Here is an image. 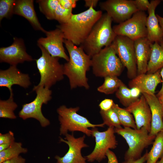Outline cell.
I'll return each instance as SVG.
<instances>
[{
    "label": "cell",
    "mask_w": 163,
    "mask_h": 163,
    "mask_svg": "<svg viewBox=\"0 0 163 163\" xmlns=\"http://www.w3.org/2000/svg\"><path fill=\"white\" fill-rule=\"evenodd\" d=\"M65 46L69 55V60L63 65L64 75L68 78L71 89L78 87L89 88L86 72L91 67V57L80 46L64 39Z\"/></svg>",
    "instance_id": "cell-1"
},
{
    "label": "cell",
    "mask_w": 163,
    "mask_h": 163,
    "mask_svg": "<svg viewBox=\"0 0 163 163\" xmlns=\"http://www.w3.org/2000/svg\"><path fill=\"white\" fill-rule=\"evenodd\" d=\"M102 14L101 11L96 10L91 7L82 12L73 14L67 22L56 27L63 32L64 39L80 46Z\"/></svg>",
    "instance_id": "cell-2"
},
{
    "label": "cell",
    "mask_w": 163,
    "mask_h": 163,
    "mask_svg": "<svg viewBox=\"0 0 163 163\" xmlns=\"http://www.w3.org/2000/svg\"><path fill=\"white\" fill-rule=\"evenodd\" d=\"M112 21L107 13L103 14L80 46L91 58L104 48L111 45L117 36L112 27Z\"/></svg>",
    "instance_id": "cell-3"
},
{
    "label": "cell",
    "mask_w": 163,
    "mask_h": 163,
    "mask_svg": "<svg viewBox=\"0 0 163 163\" xmlns=\"http://www.w3.org/2000/svg\"><path fill=\"white\" fill-rule=\"evenodd\" d=\"M79 107L68 108L65 105L60 106L57 110L60 124V134L65 136L68 131L72 133L79 131L88 136L92 135V130L89 128L103 127L104 124H93L86 117L77 113Z\"/></svg>",
    "instance_id": "cell-4"
},
{
    "label": "cell",
    "mask_w": 163,
    "mask_h": 163,
    "mask_svg": "<svg viewBox=\"0 0 163 163\" xmlns=\"http://www.w3.org/2000/svg\"><path fill=\"white\" fill-rule=\"evenodd\" d=\"M114 131L115 133L125 139L128 145L124 155L125 160L140 158L143 150L153 144L156 136L150 135L144 127L138 129L122 127L114 128Z\"/></svg>",
    "instance_id": "cell-5"
},
{
    "label": "cell",
    "mask_w": 163,
    "mask_h": 163,
    "mask_svg": "<svg viewBox=\"0 0 163 163\" xmlns=\"http://www.w3.org/2000/svg\"><path fill=\"white\" fill-rule=\"evenodd\" d=\"M38 46L41 51L42 55L36 60L40 75V82L36 86L50 89L63 79V65L60 63L59 58L52 56L43 47Z\"/></svg>",
    "instance_id": "cell-6"
},
{
    "label": "cell",
    "mask_w": 163,
    "mask_h": 163,
    "mask_svg": "<svg viewBox=\"0 0 163 163\" xmlns=\"http://www.w3.org/2000/svg\"><path fill=\"white\" fill-rule=\"evenodd\" d=\"M91 62L93 73L97 77L118 76L124 67L111 45L92 56Z\"/></svg>",
    "instance_id": "cell-7"
},
{
    "label": "cell",
    "mask_w": 163,
    "mask_h": 163,
    "mask_svg": "<svg viewBox=\"0 0 163 163\" xmlns=\"http://www.w3.org/2000/svg\"><path fill=\"white\" fill-rule=\"evenodd\" d=\"M33 91L36 92L37 95L31 102L24 104L19 113V117L24 120L33 118L39 121L41 126L45 127L50 124L49 120L46 118L42 112L43 104H46L52 99V91L43 87L34 86Z\"/></svg>",
    "instance_id": "cell-8"
},
{
    "label": "cell",
    "mask_w": 163,
    "mask_h": 163,
    "mask_svg": "<svg viewBox=\"0 0 163 163\" xmlns=\"http://www.w3.org/2000/svg\"><path fill=\"white\" fill-rule=\"evenodd\" d=\"M124 67L128 77L132 79L137 75L134 41L128 37L117 35L111 44Z\"/></svg>",
    "instance_id": "cell-9"
},
{
    "label": "cell",
    "mask_w": 163,
    "mask_h": 163,
    "mask_svg": "<svg viewBox=\"0 0 163 163\" xmlns=\"http://www.w3.org/2000/svg\"><path fill=\"white\" fill-rule=\"evenodd\" d=\"M92 135L95 139V144L92 152L85 156L89 162L101 161L106 157L107 151L116 148L117 142L115 135L114 128L108 127L105 131H99L97 127L92 128Z\"/></svg>",
    "instance_id": "cell-10"
},
{
    "label": "cell",
    "mask_w": 163,
    "mask_h": 163,
    "mask_svg": "<svg viewBox=\"0 0 163 163\" xmlns=\"http://www.w3.org/2000/svg\"><path fill=\"white\" fill-rule=\"evenodd\" d=\"M147 17L144 11H138L128 19L112 27L113 30L117 35L127 37L134 41L146 37Z\"/></svg>",
    "instance_id": "cell-11"
},
{
    "label": "cell",
    "mask_w": 163,
    "mask_h": 163,
    "mask_svg": "<svg viewBox=\"0 0 163 163\" xmlns=\"http://www.w3.org/2000/svg\"><path fill=\"white\" fill-rule=\"evenodd\" d=\"M112 21L119 24L128 19L139 11L133 0H107L100 3Z\"/></svg>",
    "instance_id": "cell-12"
},
{
    "label": "cell",
    "mask_w": 163,
    "mask_h": 163,
    "mask_svg": "<svg viewBox=\"0 0 163 163\" xmlns=\"http://www.w3.org/2000/svg\"><path fill=\"white\" fill-rule=\"evenodd\" d=\"M65 136L64 139L60 137L59 141L67 144L69 149L63 156H55L56 163H87L86 158L81 153L82 148L89 146L85 143V135L77 138H75L73 133H68Z\"/></svg>",
    "instance_id": "cell-13"
},
{
    "label": "cell",
    "mask_w": 163,
    "mask_h": 163,
    "mask_svg": "<svg viewBox=\"0 0 163 163\" xmlns=\"http://www.w3.org/2000/svg\"><path fill=\"white\" fill-rule=\"evenodd\" d=\"M12 44L6 47L0 48V62H6L11 66H17L25 61L34 60L26 52L23 40L21 38L14 37Z\"/></svg>",
    "instance_id": "cell-14"
},
{
    "label": "cell",
    "mask_w": 163,
    "mask_h": 163,
    "mask_svg": "<svg viewBox=\"0 0 163 163\" xmlns=\"http://www.w3.org/2000/svg\"><path fill=\"white\" fill-rule=\"evenodd\" d=\"M46 37H41L37 40V45L43 47L52 56L62 58L67 62L69 57L66 54L63 43L64 40L63 34L57 28L53 30L46 31Z\"/></svg>",
    "instance_id": "cell-15"
},
{
    "label": "cell",
    "mask_w": 163,
    "mask_h": 163,
    "mask_svg": "<svg viewBox=\"0 0 163 163\" xmlns=\"http://www.w3.org/2000/svg\"><path fill=\"white\" fill-rule=\"evenodd\" d=\"M125 109L134 116L137 129L144 127L150 133L151 113L149 106L143 95L129 107H126Z\"/></svg>",
    "instance_id": "cell-16"
},
{
    "label": "cell",
    "mask_w": 163,
    "mask_h": 163,
    "mask_svg": "<svg viewBox=\"0 0 163 163\" xmlns=\"http://www.w3.org/2000/svg\"><path fill=\"white\" fill-rule=\"evenodd\" d=\"M31 84L29 75L21 72L16 66H11L6 70H0V87L7 88L10 93H13L12 87L18 85L24 88Z\"/></svg>",
    "instance_id": "cell-17"
},
{
    "label": "cell",
    "mask_w": 163,
    "mask_h": 163,
    "mask_svg": "<svg viewBox=\"0 0 163 163\" xmlns=\"http://www.w3.org/2000/svg\"><path fill=\"white\" fill-rule=\"evenodd\" d=\"M160 70L153 73H146L137 75L129 81V88H137L140 90L141 93L155 94L157 86L162 82Z\"/></svg>",
    "instance_id": "cell-18"
},
{
    "label": "cell",
    "mask_w": 163,
    "mask_h": 163,
    "mask_svg": "<svg viewBox=\"0 0 163 163\" xmlns=\"http://www.w3.org/2000/svg\"><path fill=\"white\" fill-rule=\"evenodd\" d=\"M161 2L160 0H151L148 10L149 15L146 22V37L152 43L159 42L163 39V32L155 14V9Z\"/></svg>",
    "instance_id": "cell-19"
},
{
    "label": "cell",
    "mask_w": 163,
    "mask_h": 163,
    "mask_svg": "<svg viewBox=\"0 0 163 163\" xmlns=\"http://www.w3.org/2000/svg\"><path fill=\"white\" fill-rule=\"evenodd\" d=\"M147 37L134 41L137 75L147 72L148 62L151 53V44Z\"/></svg>",
    "instance_id": "cell-20"
},
{
    "label": "cell",
    "mask_w": 163,
    "mask_h": 163,
    "mask_svg": "<svg viewBox=\"0 0 163 163\" xmlns=\"http://www.w3.org/2000/svg\"><path fill=\"white\" fill-rule=\"evenodd\" d=\"M150 109L152 115L151 130L149 134L156 136L163 131V110L158 98L155 94L142 93Z\"/></svg>",
    "instance_id": "cell-21"
},
{
    "label": "cell",
    "mask_w": 163,
    "mask_h": 163,
    "mask_svg": "<svg viewBox=\"0 0 163 163\" xmlns=\"http://www.w3.org/2000/svg\"><path fill=\"white\" fill-rule=\"evenodd\" d=\"M14 14L25 18L35 30L41 31L45 33L46 32L39 21L34 7V0H16Z\"/></svg>",
    "instance_id": "cell-22"
},
{
    "label": "cell",
    "mask_w": 163,
    "mask_h": 163,
    "mask_svg": "<svg viewBox=\"0 0 163 163\" xmlns=\"http://www.w3.org/2000/svg\"><path fill=\"white\" fill-rule=\"evenodd\" d=\"M151 53L146 73H153L163 67V39L151 44Z\"/></svg>",
    "instance_id": "cell-23"
},
{
    "label": "cell",
    "mask_w": 163,
    "mask_h": 163,
    "mask_svg": "<svg viewBox=\"0 0 163 163\" xmlns=\"http://www.w3.org/2000/svg\"><path fill=\"white\" fill-rule=\"evenodd\" d=\"M163 155V131L156 135L148 155L146 163H156Z\"/></svg>",
    "instance_id": "cell-24"
},
{
    "label": "cell",
    "mask_w": 163,
    "mask_h": 163,
    "mask_svg": "<svg viewBox=\"0 0 163 163\" xmlns=\"http://www.w3.org/2000/svg\"><path fill=\"white\" fill-rule=\"evenodd\" d=\"M13 93L11 94L9 98L6 100H0V117L14 119L16 118L14 111L18 107L14 102Z\"/></svg>",
    "instance_id": "cell-25"
},
{
    "label": "cell",
    "mask_w": 163,
    "mask_h": 163,
    "mask_svg": "<svg viewBox=\"0 0 163 163\" xmlns=\"http://www.w3.org/2000/svg\"><path fill=\"white\" fill-rule=\"evenodd\" d=\"M103 83L97 88L98 91L107 94H113L123 83L118 76H108L104 78Z\"/></svg>",
    "instance_id": "cell-26"
},
{
    "label": "cell",
    "mask_w": 163,
    "mask_h": 163,
    "mask_svg": "<svg viewBox=\"0 0 163 163\" xmlns=\"http://www.w3.org/2000/svg\"><path fill=\"white\" fill-rule=\"evenodd\" d=\"M112 108L117 114L120 123L123 127L137 129L135 120L132 113L125 108H122L114 103Z\"/></svg>",
    "instance_id": "cell-27"
},
{
    "label": "cell",
    "mask_w": 163,
    "mask_h": 163,
    "mask_svg": "<svg viewBox=\"0 0 163 163\" xmlns=\"http://www.w3.org/2000/svg\"><path fill=\"white\" fill-rule=\"evenodd\" d=\"M27 149L22 147L20 142H14L6 149L0 152V163L18 157L21 153L27 152Z\"/></svg>",
    "instance_id": "cell-28"
},
{
    "label": "cell",
    "mask_w": 163,
    "mask_h": 163,
    "mask_svg": "<svg viewBox=\"0 0 163 163\" xmlns=\"http://www.w3.org/2000/svg\"><path fill=\"white\" fill-rule=\"evenodd\" d=\"M100 113L104 125L114 128L122 127L117 115L112 108L107 111L100 110Z\"/></svg>",
    "instance_id": "cell-29"
},
{
    "label": "cell",
    "mask_w": 163,
    "mask_h": 163,
    "mask_svg": "<svg viewBox=\"0 0 163 163\" xmlns=\"http://www.w3.org/2000/svg\"><path fill=\"white\" fill-rule=\"evenodd\" d=\"M115 94L120 103L126 107H129L137 100L132 97L130 89L128 88L124 83L116 91Z\"/></svg>",
    "instance_id": "cell-30"
},
{
    "label": "cell",
    "mask_w": 163,
    "mask_h": 163,
    "mask_svg": "<svg viewBox=\"0 0 163 163\" xmlns=\"http://www.w3.org/2000/svg\"><path fill=\"white\" fill-rule=\"evenodd\" d=\"M16 0H0V21L4 18H9L14 14Z\"/></svg>",
    "instance_id": "cell-31"
},
{
    "label": "cell",
    "mask_w": 163,
    "mask_h": 163,
    "mask_svg": "<svg viewBox=\"0 0 163 163\" xmlns=\"http://www.w3.org/2000/svg\"><path fill=\"white\" fill-rule=\"evenodd\" d=\"M14 142V134L10 131L7 133L2 134L0 133V144L3 143L11 144Z\"/></svg>",
    "instance_id": "cell-32"
},
{
    "label": "cell",
    "mask_w": 163,
    "mask_h": 163,
    "mask_svg": "<svg viewBox=\"0 0 163 163\" xmlns=\"http://www.w3.org/2000/svg\"><path fill=\"white\" fill-rule=\"evenodd\" d=\"M134 4L138 11H144L148 10L150 2L148 0H133Z\"/></svg>",
    "instance_id": "cell-33"
},
{
    "label": "cell",
    "mask_w": 163,
    "mask_h": 163,
    "mask_svg": "<svg viewBox=\"0 0 163 163\" xmlns=\"http://www.w3.org/2000/svg\"><path fill=\"white\" fill-rule=\"evenodd\" d=\"M60 4L63 8L72 9L75 8L76 5L77 0H59Z\"/></svg>",
    "instance_id": "cell-34"
},
{
    "label": "cell",
    "mask_w": 163,
    "mask_h": 163,
    "mask_svg": "<svg viewBox=\"0 0 163 163\" xmlns=\"http://www.w3.org/2000/svg\"><path fill=\"white\" fill-rule=\"evenodd\" d=\"M114 104L111 99H105L102 101L99 105L101 110L107 111L111 109Z\"/></svg>",
    "instance_id": "cell-35"
},
{
    "label": "cell",
    "mask_w": 163,
    "mask_h": 163,
    "mask_svg": "<svg viewBox=\"0 0 163 163\" xmlns=\"http://www.w3.org/2000/svg\"><path fill=\"white\" fill-rule=\"evenodd\" d=\"M106 155L108 159L107 163H118L115 154L110 149L107 151Z\"/></svg>",
    "instance_id": "cell-36"
},
{
    "label": "cell",
    "mask_w": 163,
    "mask_h": 163,
    "mask_svg": "<svg viewBox=\"0 0 163 163\" xmlns=\"http://www.w3.org/2000/svg\"><path fill=\"white\" fill-rule=\"evenodd\" d=\"M148 155V152L146 151L143 156L137 159L126 160L122 163H144L147 160Z\"/></svg>",
    "instance_id": "cell-37"
},
{
    "label": "cell",
    "mask_w": 163,
    "mask_h": 163,
    "mask_svg": "<svg viewBox=\"0 0 163 163\" xmlns=\"http://www.w3.org/2000/svg\"><path fill=\"white\" fill-rule=\"evenodd\" d=\"M25 159L21 156L5 161L2 163H25Z\"/></svg>",
    "instance_id": "cell-38"
},
{
    "label": "cell",
    "mask_w": 163,
    "mask_h": 163,
    "mask_svg": "<svg viewBox=\"0 0 163 163\" xmlns=\"http://www.w3.org/2000/svg\"><path fill=\"white\" fill-rule=\"evenodd\" d=\"M130 89L131 95L132 97L136 100H138L141 92L140 90L137 88L133 87Z\"/></svg>",
    "instance_id": "cell-39"
},
{
    "label": "cell",
    "mask_w": 163,
    "mask_h": 163,
    "mask_svg": "<svg viewBox=\"0 0 163 163\" xmlns=\"http://www.w3.org/2000/svg\"><path fill=\"white\" fill-rule=\"evenodd\" d=\"M85 6L86 7L90 8L91 7H93L94 8L95 7L99 2L98 0H85Z\"/></svg>",
    "instance_id": "cell-40"
},
{
    "label": "cell",
    "mask_w": 163,
    "mask_h": 163,
    "mask_svg": "<svg viewBox=\"0 0 163 163\" xmlns=\"http://www.w3.org/2000/svg\"><path fill=\"white\" fill-rule=\"evenodd\" d=\"M160 73L162 80V85L161 89L156 96L157 97H158L163 94V67L161 69Z\"/></svg>",
    "instance_id": "cell-41"
},
{
    "label": "cell",
    "mask_w": 163,
    "mask_h": 163,
    "mask_svg": "<svg viewBox=\"0 0 163 163\" xmlns=\"http://www.w3.org/2000/svg\"><path fill=\"white\" fill-rule=\"evenodd\" d=\"M156 15L163 33V17L161 16L158 14H156Z\"/></svg>",
    "instance_id": "cell-42"
},
{
    "label": "cell",
    "mask_w": 163,
    "mask_h": 163,
    "mask_svg": "<svg viewBox=\"0 0 163 163\" xmlns=\"http://www.w3.org/2000/svg\"><path fill=\"white\" fill-rule=\"evenodd\" d=\"M11 144L3 143L0 144V152L3 151L7 149Z\"/></svg>",
    "instance_id": "cell-43"
},
{
    "label": "cell",
    "mask_w": 163,
    "mask_h": 163,
    "mask_svg": "<svg viewBox=\"0 0 163 163\" xmlns=\"http://www.w3.org/2000/svg\"><path fill=\"white\" fill-rule=\"evenodd\" d=\"M162 107L163 110V94L158 97H157Z\"/></svg>",
    "instance_id": "cell-44"
},
{
    "label": "cell",
    "mask_w": 163,
    "mask_h": 163,
    "mask_svg": "<svg viewBox=\"0 0 163 163\" xmlns=\"http://www.w3.org/2000/svg\"><path fill=\"white\" fill-rule=\"evenodd\" d=\"M159 161H157L156 163H163V155L160 158Z\"/></svg>",
    "instance_id": "cell-45"
},
{
    "label": "cell",
    "mask_w": 163,
    "mask_h": 163,
    "mask_svg": "<svg viewBox=\"0 0 163 163\" xmlns=\"http://www.w3.org/2000/svg\"></svg>",
    "instance_id": "cell-46"
}]
</instances>
